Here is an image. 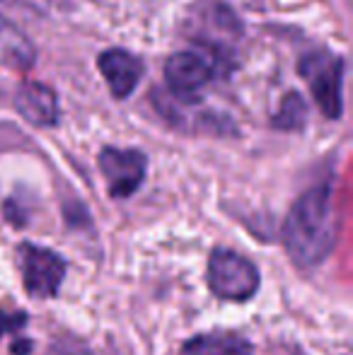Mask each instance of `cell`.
Returning <instances> with one entry per match:
<instances>
[{
  "label": "cell",
  "instance_id": "277c9868",
  "mask_svg": "<svg viewBox=\"0 0 353 355\" xmlns=\"http://www.w3.org/2000/svg\"><path fill=\"white\" fill-rule=\"evenodd\" d=\"M300 73L305 75L317 104L327 119H339L344 112L341 85H344V61L339 56L317 53L302 61Z\"/></svg>",
  "mask_w": 353,
  "mask_h": 355
},
{
  "label": "cell",
  "instance_id": "52a82bcc",
  "mask_svg": "<svg viewBox=\"0 0 353 355\" xmlns=\"http://www.w3.org/2000/svg\"><path fill=\"white\" fill-rule=\"evenodd\" d=\"M97 68L104 75L109 89L117 99H126L133 94V89L138 87L143 78V61L133 53L123 51V49H107L104 53H99Z\"/></svg>",
  "mask_w": 353,
  "mask_h": 355
},
{
  "label": "cell",
  "instance_id": "6da1fadb",
  "mask_svg": "<svg viewBox=\"0 0 353 355\" xmlns=\"http://www.w3.org/2000/svg\"><path fill=\"white\" fill-rule=\"evenodd\" d=\"M336 244V220L332 206V187H312L305 191L283 223V247L293 263L315 268L332 254Z\"/></svg>",
  "mask_w": 353,
  "mask_h": 355
},
{
  "label": "cell",
  "instance_id": "4fadbf2b",
  "mask_svg": "<svg viewBox=\"0 0 353 355\" xmlns=\"http://www.w3.org/2000/svg\"><path fill=\"white\" fill-rule=\"evenodd\" d=\"M27 324V314L24 312H0V336L10 331H17Z\"/></svg>",
  "mask_w": 353,
  "mask_h": 355
},
{
  "label": "cell",
  "instance_id": "5b68a950",
  "mask_svg": "<svg viewBox=\"0 0 353 355\" xmlns=\"http://www.w3.org/2000/svg\"><path fill=\"white\" fill-rule=\"evenodd\" d=\"M99 169L107 179L109 193L117 198H126L136 193L146 179L148 159L141 150L104 148L99 153Z\"/></svg>",
  "mask_w": 353,
  "mask_h": 355
},
{
  "label": "cell",
  "instance_id": "7a4b0ae2",
  "mask_svg": "<svg viewBox=\"0 0 353 355\" xmlns=\"http://www.w3.org/2000/svg\"><path fill=\"white\" fill-rule=\"evenodd\" d=\"M208 285L216 297L247 302L259 290V271L242 254L232 249H216L208 259Z\"/></svg>",
  "mask_w": 353,
  "mask_h": 355
},
{
  "label": "cell",
  "instance_id": "8992f818",
  "mask_svg": "<svg viewBox=\"0 0 353 355\" xmlns=\"http://www.w3.org/2000/svg\"><path fill=\"white\" fill-rule=\"evenodd\" d=\"M213 78V66L198 51H179L165 63V80L172 94L179 99H191Z\"/></svg>",
  "mask_w": 353,
  "mask_h": 355
},
{
  "label": "cell",
  "instance_id": "ba28073f",
  "mask_svg": "<svg viewBox=\"0 0 353 355\" xmlns=\"http://www.w3.org/2000/svg\"><path fill=\"white\" fill-rule=\"evenodd\" d=\"M15 109L32 126L49 128L58 123V99L49 85L22 83L15 94Z\"/></svg>",
  "mask_w": 353,
  "mask_h": 355
},
{
  "label": "cell",
  "instance_id": "30bf717a",
  "mask_svg": "<svg viewBox=\"0 0 353 355\" xmlns=\"http://www.w3.org/2000/svg\"><path fill=\"white\" fill-rule=\"evenodd\" d=\"M182 355H252L247 338L230 331H213L193 336L184 343Z\"/></svg>",
  "mask_w": 353,
  "mask_h": 355
},
{
  "label": "cell",
  "instance_id": "7c38bea8",
  "mask_svg": "<svg viewBox=\"0 0 353 355\" xmlns=\"http://www.w3.org/2000/svg\"><path fill=\"white\" fill-rule=\"evenodd\" d=\"M46 355H92V353H89L85 341H80V338H73V336H66V338H58V341H53Z\"/></svg>",
  "mask_w": 353,
  "mask_h": 355
},
{
  "label": "cell",
  "instance_id": "8fae6325",
  "mask_svg": "<svg viewBox=\"0 0 353 355\" xmlns=\"http://www.w3.org/2000/svg\"><path fill=\"white\" fill-rule=\"evenodd\" d=\"M307 119V104L298 92H288L283 97L281 107H278L276 116H273V126L281 131H295L305 123Z\"/></svg>",
  "mask_w": 353,
  "mask_h": 355
},
{
  "label": "cell",
  "instance_id": "3957f363",
  "mask_svg": "<svg viewBox=\"0 0 353 355\" xmlns=\"http://www.w3.org/2000/svg\"><path fill=\"white\" fill-rule=\"evenodd\" d=\"M17 261L24 288L32 297H53L58 293L66 276V261L56 252L24 242L17 247Z\"/></svg>",
  "mask_w": 353,
  "mask_h": 355
},
{
  "label": "cell",
  "instance_id": "9c48e42d",
  "mask_svg": "<svg viewBox=\"0 0 353 355\" xmlns=\"http://www.w3.org/2000/svg\"><path fill=\"white\" fill-rule=\"evenodd\" d=\"M37 61V49L12 22L0 15V66L12 71H27Z\"/></svg>",
  "mask_w": 353,
  "mask_h": 355
},
{
  "label": "cell",
  "instance_id": "5bb4252c",
  "mask_svg": "<svg viewBox=\"0 0 353 355\" xmlns=\"http://www.w3.org/2000/svg\"><path fill=\"white\" fill-rule=\"evenodd\" d=\"M32 341L29 338H17V341L10 346V351H12V355H29L32 353Z\"/></svg>",
  "mask_w": 353,
  "mask_h": 355
}]
</instances>
